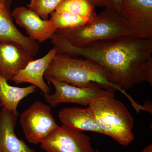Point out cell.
Returning a JSON list of instances; mask_svg holds the SVG:
<instances>
[{"label": "cell", "instance_id": "cell-1", "mask_svg": "<svg viewBox=\"0 0 152 152\" xmlns=\"http://www.w3.org/2000/svg\"><path fill=\"white\" fill-rule=\"evenodd\" d=\"M51 42L58 53L81 56L102 66L112 83L123 89L148 82L152 86V39L128 35L77 47L56 33Z\"/></svg>", "mask_w": 152, "mask_h": 152}, {"label": "cell", "instance_id": "cell-12", "mask_svg": "<svg viewBox=\"0 0 152 152\" xmlns=\"http://www.w3.org/2000/svg\"><path fill=\"white\" fill-rule=\"evenodd\" d=\"M18 113L9 111L4 107L0 111V152H38L20 140L15 132Z\"/></svg>", "mask_w": 152, "mask_h": 152}, {"label": "cell", "instance_id": "cell-11", "mask_svg": "<svg viewBox=\"0 0 152 152\" xmlns=\"http://www.w3.org/2000/svg\"><path fill=\"white\" fill-rule=\"evenodd\" d=\"M11 4V0H0V42L16 43L35 56L39 50V44L23 34L14 24Z\"/></svg>", "mask_w": 152, "mask_h": 152}, {"label": "cell", "instance_id": "cell-16", "mask_svg": "<svg viewBox=\"0 0 152 152\" xmlns=\"http://www.w3.org/2000/svg\"><path fill=\"white\" fill-rule=\"evenodd\" d=\"M95 7L89 0H64L55 11L67 12L92 21L97 15Z\"/></svg>", "mask_w": 152, "mask_h": 152}, {"label": "cell", "instance_id": "cell-5", "mask_svg": "<svg viewBox=\"0 0 152 152\" xmlns=\"http://www.w3.org/2000/svg\"><path fill=\"white\" fill-rule=\"evenodd\" d=\"M20 123L25 137L30 143H41L58 127L50 106L35 102L23 112Z\"/></svg>", "mask_w": 152, "mask_h": 152}, {"label": "cell", "instance_id": "cell-14", "mask_svg": "<svg viewBox=\"0 0 152 152\" xmlns=\"http://www.w3.org/2000/svg\"><path fill=\"white\" fill-rule=\"evenodd\" d=\"M58 118L63 126L80 132L89 131L103 134L90 107L87 108L75 107L63 108L60 110Z\"/></svg>", "mask_w": 152, "mask_h": 152}, {"label": "cell", "instance_id": "cell-15", "mask_svg": "<svg viewBox=\"0 0 152 152\" xmlns=\"http://www.w3.org/2000/svg\"><path fill=\"white\" fill-rule=\"evenodd\" d=\"M0 75V102L3 107L12 113H18L20 102L29 95L35 92L37 87L31 85L24 88L12 86Z\"/></svg>", "mask_w": 152, "mask_h": 152}, {"label": "cell", "instance_id": "cell-2", "mask_svg": "<svg viewBox=\"0 0 152 152\" xmlns=\"http://www.w3.org/2000/svg\"><path fill=\"white\" fill-rule=\"evenodd\" d=\"M44 78L48 82L53 80L81 88L97 84L107 91H118L128 98L135 110L140 107L125 90L112 83L104 68L87 59L74 58L66 54L57 53L45 72Z\"/></svg>", "mask_w": 152, "mask_h": 152}, {"label": "cell", "instance_id": "cell-23", "mask_svg": "<svg viewBox=\"0 0 152 152\" xmlns=\"http://www.w3.org/2000/svg\"><path fill=\"white\" fill-rule=\"evenodd\" d=\"M95 152H100L98 150H97Z\"/></svg>", "mask_w": 152, "mask_h": 152}, {"label": "cell", "instance_id": "cell-9", "mask_svg": "<svg viewBox=\"0 0 152 152\" xmlns=\"http://www.w3.org/2000/svg\"><path fill=\"white\" fill-rule=\"evenodd\" d=\"M34 57L20 45L13 42H0V75L13 81L19 72Z\"/></svg>", "mask_w": 152, "mask_h": 152}, {"label": "cell", "instance_id": "cell-7", "mask_svg": "<svg viewBox=\"0 0 152 152\" xmlns=\"http://www.w3.org/2000/svg\"><path fill=\"white\" fill-rule=\"evenodd\" d=\"M121 11L131 36L152 39V0H124Z\"/></svg>", "mask_w": 152, "mask_h": 152}, {"label": "cell", "instance_id": "cell-10", "mask_svg": "<svg viewBox=\"0 0 152 152\" xmlns=\"http://www.w3.org/2000/svg\"><path fill=\"white\" fill-rule=\"evenodd\" d=\"M12 16L15 21L26 30L29 38L42 43L51 39L57 31L50 20H44L28 7L21 6L14 9Z\"/></svg>", "mask_w": 152, "mask_h": 152}, {"label": "cell", "instance_id": "cell-19", "mask_svg": "<svg viewBox=\"0 0 152 152\" xmlns=\"http://www.w3.org/2000/svg\"><path fill=\"white\" fill-rule=\"evenodd\" d=\"M110 7L115 10L121 15V7L124 0H106Z\"/></svg>", "mask_w": 152, "mask_h": 152}, {"label": "cell", "instance_id": "cell-21", "mask_svg": "<svg viewBox=\"0 0 152 152\" xmlns=\"http://www.w3.org/2000/svg\"><path fill=\"white\" fill-rule=\"evenodd\" d=\"M142 152H152V145L151 144L142 150Z\"/></svg>", "mask_w": 152, "mask_h": 152}, {"label": "cell", "instance_id": "cell-18", "mask_svg": "<svg viewBox=\"0 0 152 152\" xmlns=\"http://www.w3.org/2000/svg\"><path fill=\"white\" fill-rule=\"evenodd\" d=\"M64 0H31L28 8L44 20H48L49 16L56 10Z\"/></svg>", "mask_w": 152, "mask_h": 152}, {"label": "cell", "instance_id": "cell-13", "mask_svg": "<svg viewBox=\"0 0 152 152\" xmlns=\"http://www.w3.org/2000/svg\"><path fill=\"white\" fill-rule=\"evenodd\" d=\"M58 53L54 47L45 56L30 62L14 78L15 84L28 83L39 88L43 95L50 94V87L44 80V75L55 55Z\"/></svg>", "mask_w": 152, "mask_h": 152}, {"label": "cell", "instance_id": "cell-20", "mask_svg": "<svg viewBox=\"0 0 152 152\" xmlns=\"http://www.w3.org/2000/svg\"><path fill=\"white\" fill-rule=\"evenodd\" d=\"M95 7H110L106 0H89Z\"/></svg>", "mask_w": 152, "mask_h": 152}, {"label": "cell", "instance_id": "cell-3", "mask_svg": "<svg viewBox=\"0 0 152 152\" xmlns=\"http://www.w3.org/2000/svg\"><path fill=\"white\" fill-rule=\"evenodd\" d=\"M88 107L103 134L126 146L134 140V118L122 102L104 96L96 98Z\"/></svg>", "mask_w": 152, "mask_h": 152}, {"label": "cell", "instance_id": "cell-22", "mask_svg": "<svg viewBox=\"0 0 152 152\" xmlns=\"http://www.w3.org/2000/svg\"><path fill=\"white\" fill-rule=\"evenodd\" d=\"M3 107L2 104H1V102H0V107Z\"/></svg>", "mask_w": 152, "mask_h": 152}, {"label": "cell", "instance_id": "cell-6", "mask_svg": "<svg viewBox=\"0 0 152 152\" xmlns=\"http://www.w3.org/2000/svg\"><path fill=\"white\" fill-rule=\"evenodd\" d=\"M49 82L53 85L55 92L43 96L47 102L53 107L62 103L89 106L94 99L99 97L107 96L115 98V92L104 89L97 84L81 88L53 80Z\"/></svg>", "mask_w": 152, "mask_h": 152}, {"label": "cell", "instance_id": "cell-8", "mask_svg": "<svg viewBox=\"0 0 152 152\" xmlns=\"http://www.w3.org/2000/svg\"><path fill=\"white\" fill-rule=\"evenodd\" d=\"M41 147L46 152H95L88 136L63 125L42 142Z\"/></svg>", "mask_w": 152, "mask_h": 152}, {"label": "cell", "instance_id": "cell-4", "mask_svg": "<svg viewBox=\"0 0 152 152\" xmlns=\"http://www.w3.org/2000/svg\"><path fill=\"white\" fill-rule=\"evenodd\" d=\"M56 33L77 47L130 35L122 17L110 7H106L93 20L84 26L57 30Z\"/></svg>", "mask_w": 152, "mask_h": 152}, {"label": "cell", "instance_id": "cell-17", "mask_svg": "<svg viewBox=\"0 0 152 152\" xmlns=\"http://www.w3.org/2000/svg\"><path fill=\"white\" fill-rule=\"evenodd\" d=\"M50 17L49 20L57 31L80 27L92 21L87 18L67 12L55 11Z\"/></svg>", "mask_w": 152, "mask_h": 152}]
</instances>
